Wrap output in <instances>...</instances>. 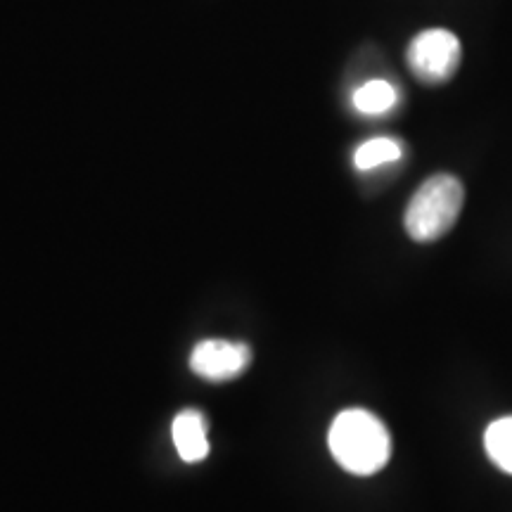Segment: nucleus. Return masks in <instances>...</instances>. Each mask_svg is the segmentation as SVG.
Returning <instances> with one entry per match:
<instances>
[{
  "label": "nucleus",
  "mask_w": 512,
  "mask_h": 512,
  "mask_svg": "<svg viewBox=\"0 0 512 512\" xmlns=\"http://www.w3.org/2000/svg\"><path fill=\"white\" fill-rule=\"evenodd\" d=\"M328 444L337 463L358 477L380 472L392 456V437L384 422L363 408H349L332 420Z\"/></svg>",
  "instance_id": "f257e3e1"
},
{
  "label": "nucleus",
  "mask_w": 512,
  "mask_h": 512,
  "mask_svg": "<svg viewBox=\"0 0 512 512\" xmlns=\"http://www.w3.org/2000/svg\"><path fill=\"white\" fill-rule=\"evenodd\" d=\"M465 202V188L456 176L434 174L415 190L403 214L408 238L434 242L456 226Z\"/></svg>",
  "instance_id": "f03ea898"
},
{
  "label": "nucleus",
  "mask_w": 512,
  "mask_h": 512,
  "mask_svg": "<svg viewBox=\"0 0 512 512\" xmlns=\"http://www.w3.org/2000/svg\"><path fill=\"white\" fill-rule=\"evenodd\" d=\"M463 46L458 36L448 29H427L411 41L406 50V62L413 76L427 86L451 81L456 76Z\"/></svg>",
  "instance_id": "7ed1b4c3"
},
{
  "label": "nucleus",
  "mask_w": 512,
  "mask_h": 512,
  "mask_svg": "<svg viewBox=\"0 0 512 512\" xmlns=\"http://www.w3.org/2000/svg\"><path fill=\"white\" fill-rule=\"evenodd\" d=\"M252 363L247 344L228 339H204L190 354V370L209 382H230L240 377Z\"/></svg>",
  "instance_id": "20e7f679"
},
{
  "label": "nucleus",
  "mask_w": 512,
  "mask_h": 512,
  "mask_svg": "<svg viewBox=\"0 0 512 512\" xmlns=\"http://www.w3.org/2000/svg\"><path fill=\"white\" fill-rule=\"evenodd\" d=\"M207 418L195 408H185L174 418L171 434H174V446L185 463H200L209 456L207 439Z\"/></svg>",
  "instance_id": "39448f33"
},
{
  "label": "nucleus",
  "mask_w": 512,
  "mask_h": 512,
  "mask_svg": "<svg viewBox=\"0 0 512 512\" xmlns=\"http://www.w3.org/2000/svg\"><path fill=\"white\" fill-rule=\"evenodd\" d=\"M399 100V93L389 81L384 79H373L363 83L361 88L354 93V107L361 114H368V117H375V114L389 112Z\"/></svg>",
  "instance_id": "423d86ee"
},
{
  "label": "nucleus",
  "mask_w": 512,
  "mask_h": 512,
  "mask_svg": "<svg viewBox=\"0 0 512 512\" xmlns=\"http://www.w3.org/2000/svg\"><path fill=\"white\" fill-rule=\"evenodd\" d=\"M484 446L489 458L494 460L503 472L512 475V415L491 422V425L486 427Z\"/></svg>",
  "instance_id": "0eeeda50"
},
{
  "label": "nucleus",
  "mask_w": 512,
  "mask_h": 512,
  "mask_svg": "<svg viewBox=\"0 0 512 512\" xmlns=\"http://www.w3.org/2000/svg\"><path fill=\"white\" fill-rule=\"evenodd\" d=\"M401 145L394 138H370L354 152V164L358 171H370L377 166L399 162Z\"/></svg>",
  "instance_id": "6e6552de"
}]
</instances>
